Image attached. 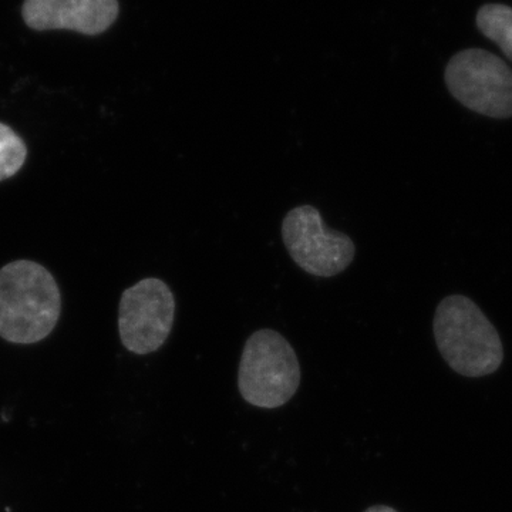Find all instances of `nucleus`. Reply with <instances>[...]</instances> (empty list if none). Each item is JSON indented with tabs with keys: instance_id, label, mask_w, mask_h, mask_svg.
<instances>
[{
	"instance_id": "obj_1",
	"label": "nucleus",
	"mask_w": 512,
	"mask_h": 512,
	"mask_svg": "<svg viewBox=\"0 0 512 512\" xmlns=\"http://www.w3.org/2000/svg\"><path fill=\"white\" fill-rule=\"evenodd\" d=\"M62 313L56 279L37 262H10L0 269V338L15 345L42 342Z\"/></svg>"
},
{
	"instance_id": "obj_2",
	"label": "nucleus",
	"mask_w": 512,
	"mask_h": 512,
	"mask_svg": "<svg viewBox=\"0 0 512 512\" xmlns=\"http://www.w3.org/2000/svg\"><path fill=\"white\" fill-rule=\"evenodd\" d=\"M433 329L441 356L458 375H493L503 365L504 348L497 329L467 296L443 299Z\"/></svg>"
},
{
	"instance_id": "obj_3",
	"label": "nucleus",
	"mask_w": 512,
	"mask_h": 512,
	"mask_svg": "<svg viewBox=\"0 0 512 512\" xmlns=\"http://www.w3.org/2000/svg\"><path fill=\"white\" fill-rule=\"evenodd\" d=\"M301 366L291 343L272 329L256 330L245 343L238 370L239 393L261 409H278L298 392Z\"/></svg>"
},
{
	"instance_id": "obj_4",
	"label": "nucleus",
	"mask_w": 512,
	"mask_h": 512,
	"mask_svg": "<svg viewBox=\"0 0 512 512\" xmlns=\"http://www.w3.org/2000/svg\"><path fill=\"white\" fill-rule=\"evenodd\" d=\"M444 79L451 96L471 111L491 119L512 117V70L483 49H467L451 57Z\"/></svg>"
},
{
	"instance_id": "obj_5",
	"label": "nucleus",
	"mask_w": 512,
	"mask_h": 512,
	"mask_svg": "<svg viewBox=\"0 0 512 512\" xmlns=\"http://www.w3.org/2000/svg\"><path fill=\"white\" fill-rule=\"evenodd\" d=\"M282 238L292 261L319 278L342 274L355 259L352 238L326 227L319 210L312 205H301L285 215Z\"/></svg>"
},
{
	"instance_id": "obj_6",
	"label": "nucleus",
	"mask_w": 512,
	"mask_h": 512,
	"mask_svg": "<svg viewBox=\"0 0 512 512\" xmlns=\"http://www.w3.org/2000/svg\"><path fill=\"white\" fill-rule=\"evenodd\" d=\"M175 298L170 286L158 278H146L123 292L119 306V333L128 352H156L174 325Z\"/></svg>"
},
{
	"instance_id": "obj_7",
	"label": "nucleus",
	"mask_w": 512,
	"mask_h": 512,
	"mask_svg": "<svg viewBox=\"0 0 512 512\" xmlns=\"http://www.w3.org/2000/svg\"><path fill=\"white\" fill-rule=\"evenodd\" d=\"M119 0H25L22 15L33 30H73L96 36L119 16Z\"/></svg>"
},
{
	"instance_id": "obj_8",
	"label": "nucleus",
	"mask_w": 512,
	"mask_h": 512,
	"mask_svg": "<svg viewBox=\"0 0 512 512\" xmlns=\"http://www.w3.org/2000/svg\"><path fill=\"white\" fill-rule=\"evenodd\" d=\"M477 28L485 37L497 43L512 62V8L500 3H488L477 13Z\"/></svg>"
},
{
	"instance_id": "obj_9",
	"label": "nucleus",
	"mask_w": 512,
	"mask_h": 512,
	"mask_svg": "<svg viewBox=\"0 0 512 512\" xmlns=\"http://www.w3.org/2000/svg\"><path fill=\"white\" fill-rule=\"evenodd\" d=\"M28 147L18 133L0 123V181L8 180L22 170Z\"/></svg>"
},
{
	"instance_id": "obj_10",
	"label": "nucleus",
	"mask_w": 512,
	"mask_h": 512,
	"mask_svg": "<svg viewBox=\"0 0 512 512\" xmlns=\"http://www.w3.org/2000/svg\"><path fill=\"white\" fill-rule=\"evenodd\" d=\"M365 512H397L393 508L386 507V505H376V507L369 508Z\"/></svg>"
}]
</instances>
